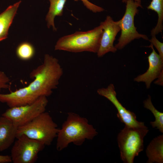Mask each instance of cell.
Instances as JSON below:
<instances>
[{
  "instance_id": "3957f363",
  "label": "cell",
  "mask_w": 163,
  "mask_h": 163,
  "mask_svg": "<svg viewBox=\"0 0 163 163\" xmlns=\"http://www.w3.org/2000/svg\"><path fill=\"white\" fill-rule=\"evenodd\" d=\"M103 30L101 24L86 31H76L60 38L55 50L73 53L85 51L97 53L99 47Z\"/></svg>"
},
{
  "instance_id": "ffe728a7",
  "label": "cell",
  "mask_w": 163,
  "mask_h": 163,
  "mask_svg": "<svg viewBox=\"0 0 163 163\" xmlns=\"http://www.w3.org/2000/svg\"><path fill=\"white\" fill-rule=\"evenodd\" d=\"M75 1L79 0L82 1L86 7L91 11L94 13L100 12L103 11L104 9L99 6H97L90 2L88 0H74Z\"/></svg>"
},
{
  "instance_id": "8fae6325",
  "label": "cell",
  "mask_w": 163,
  "mask_h": 163,
  "mask_svg": "<svg viewBox=\"0 0 163 163\" xmlns=\"http://www.w3.org/2000/svg\"><path fill=\"white\" fill-rule=\"evenodd\" d=\"M147 47L151 48L152 50L148 57L149 68L144 73L135 78L134 81L144 82L146 88L148 89L150 87L151 83L163 72V59L156 52L152 44L151 43Z\"/></svg>"
},
{
  "instance_id": "30bf717a",
  "label": "cell",
  "mask_w": 163,
  "mask_h": 163,
  "mask_svg": "<svg viewBox=\"0 0 163 163\" xmlns=\"http://www.w3.org/2000/svg\"><path fill=\"white\" fill-rule=\"evenodd\" d=\"M100 24L102 26L103 32L97 53L98 57H102L108 53L117 51V49L114 46L113 43L117 34L120 31L119 21H114L109 15Z\"/></svg>"
},
{
  "instance_id": "d4e9b609",
  "label": "cell",
  "mask_w": 163,
  "mask_h": 163,
  "mask_svg": "<svg viewBox=\"0 0 163 163\" xmlns=\"http://www.w3.org/2000/svg\"><path fill=\"white\" fill-rule=\"evenodd\" d=\"M128 0H122V2L123 3H126L127 1ZM134 1L138 3L141 4V0H134Z\"/></svg>"
},
{
  "instance_id": "ac0fdd59",
  "label": "cell",
  "mask_w": 163,
  "mask_h": 163,
  "mask_svg": "<svg viewBox=\"0 0 163 163\" xmlns=\"http://www.w3.org/2000/svg\"><path fill=\"white\" fill-rule=\"evenodd\" d=\"M144 107L149 110L153 114L155 117L154 121L151 122L150 124L153 128H156L161 133H163V113L158 110L153 105L151 96L143 102Z\"/></svg>"
},
{
  "instance_id": "e0dca14e",
  "label": "cell",
  "mask_w": 163,
  "mask_h": 163,
  "mask_svg": "<svg viewBox=\"0 0 163 163\" xmlns=\"http://www.w3.org/2000/svg\"><path fill=\"white\" fill-rule=\"evenodd\" d=\"M147 8L156 12L158 15L157 24L151 31L152 36H155L163 30V0H152Z\"/></svg>"
},
{
  "instance_id": "cb8c5ba5",
  "label": "cell",
  "mask_w": 163,
  "mask_h": 163,
  "mask_svg": "<svg viewBox=\"0 0 163 163\" xmlns=\"http://www.w3.org/2000/svg\"><path fill=\"white\" fill-rule=\"evenodd\" d=\"M157 80L154 82L155 84L163 86V72H162L157 78Z\"/></svg>"
},
{
  "instance_id": "9c48e42d",
  "label": "cell",
  "mask_w": 163,
  "mask_h": 163,
  "mask_svg": "<svg viewBox=\"0 0 163 163\" xmlns=\"http://www.w3.org/2000/svg\"><path fill=\"white\" fill-rule=\"evenodd\" d=\"M114 85L110 84L106 88L98 89L97 92L100 95L108 99L115 106L118 112L117 117L125 125L135 127L145 126L144 122L137 120L133 112L126 109L119 101L117 97Z\"/></svg>"
},
{
  "instance_id": "d6986e66",
  "label": "cell",
  "mask_w": 163,
  "mask_h": 163,
  "mask_svg": "<svg viewBox=\"0 0 163 163\" xmlns=\"http://www.w3.org/2000/svg\"><path fill=\"white\" fill-rule=\"evenodd\" d=\"M35 51L33 46L28 42H24L18 46L16 53L18 57L23 60H28L34 56Z\"/></svg>"
},
{
  "instance_id": "603a6c76",
  "label": "cell",
  "mask_w": 163,
  "mask_h": 163,
  "mask_svg": "<svg viewBox=\"0 0 163 163\" xmlns=\"http://www.w3.org/2000/svg\"><path fill=\"white\" fill-rule=\"evenodd\" d=\"M12 162L10 156L0 155V163H9Z\"/></svg>"
},
{
  "instance_id": "ba28073f",
  "label": "cell",
  "mask_w": 163,
  "mask_h": 163,
  "mask_svg": "<svg viewBox=\"0 0 163 163\" xmlns=\"http://www.w3.org/2000/svg\"><path fill=\"white\" fill-rule=\"evenodd\" d=\"M11 150V157L13 163H34L38 154L45 145L35 140L22 135L17 137Z\"/></svg>"
},
{
  "instance_id": "5bb4252c",
  "label": "cell",
  "mask_w": 163,
  "mask_h": 163,
  "mask_svg": "<svg viewBox=\"0 0 163 163\" xmlns=\"http://www.w3.org/2000/svg\"><path fill=\"white\" fill-rule=\"evenodd\" d=\"M21 2L20 1L9 6L0 13V41L7 37L8 30Z\"/></svg>"
},
{
  "instance_id": "7a4b0ae2",
  "label": "cell",
  "mask_w": 163,
  "mask_h": 163,
  "mask_svg": "<svg viewBox=\"0 0 163 163\" xmlns=\"http://www.w3.org/2000/svg\"><path fill=\"white\" fill-rule=\"evenodd\" d=\"M97 134L96 129L88 120L77 113H68L66 120L59 129L56 137V149L61 151L73 143L82 145L86 140H91Z\"/></svg>"
},
{
  "instance_id": "4fadbf2b",
  "label": "cell",
  "mask_w": 163,
  "mask_h": 163,
  "mask_svg": "<svg viewBox=\"0 0 163 163\" xmlns=\"http://www.w3.org/2000/svg\"><path fill=\"white\" fill-rule=\"evenodd\" d=\"M18 127L10 119L0 117V152L10 147L16 138Z\"/></svg>"
},
{
  "instance_id": "277c9868",
  "label": "cell",
  "mask_w": 163,
  "mask_h": 163,
  "mask_svg": "<svg viewBox=\"0 0 163 163\" xmlns=\"http://www.w3.org/2000/svg\"><path fill=\"white\" fill-rule=\"evenodd\" d=\"M59 129L50 114L45 111L18 127L16 138L24 135L45 145H49L56 137Z\"/></svg>"
},
{
  "instance_id": "52a82bcc",
  "label": "cell",
  "mask_w": 163,
  "mask_h": 163,
  "mask_svg": "<svg viewBox=\"0 0 163 163\" xmlns=\"http://www.w3.org/2000/svg\"><path fill=\"white\" fill-rule=\"evenodd\" d=\"M48 103L47 97L41 96L30 104L9 108L2 115L10 119L18 127L29 122L45 112Z\"/></svg>"
},
{
  "instance_id": "6da1fadb",
  "label": "cell",
  "mask_w": 163,
  "mask_h": 163,
  "mask_svg": "<svg viewBox=\"0 0 163 163\" xmlns=\"http://www.w3.org/2000/svg\"><path fill=\"white\" fill-rule=\"evenodd\" d=\"M63 72L58 59L45 54L43 64L30 72V77L34 80L27 86L37 97H47L57 88Z\"/></svg>"
},
{
  "instance_id": "44dd1931",
  "label": "cell",
  "mask_w": 163,
  "mask_h": 163,
  "mask_svg": "<svg viewBox=\"0 0 163 163\" xmlns=\"http://www.w3.org/2000/svg\"><path fill=\"white\" fill-rule=\"evenodd\" d=\"M151 43L154 46L159 53V55L163 59V43L159 41L155 36H152L151 38L149 40Z\"/></svg>"
},
{
  "instance_id": "9a60e30c",
  "label": "cell",
  "mask_w": 163,
  "mask_h": 163,
  "mask_svg": "<svg viewBox=\"0 0 163 163\" xmlns=\"http://www.w3.org/2000/svg\"><path fill=\"white\" fill-rule=\"evenodd\" d=\"M147 163H163V135L154 138L146 150Z\"/></svg>"
},
{
  "instance_id": "7c38bea8",
  "label": "cell",
  "mask_w": 163,
  "mask_h": 163,
  "mask_svg": "<svg viewBox=\"0 0 163 163\" xmlns=\"http://www.w3.org/2000/svg\"><path fill=\"white\" fill-rule=\"evenodd\" d=\"M38 97L27 86L9 94L0 93V102L5 103L9 108H12L30 104Z\"/></svg>"
},
{
  "instance_id": "2e32d148",
  "label": "cell",
  "mask_w": 163,
  "mask_h": 163,
  "mask_svg": "<svg viewBox=\"0 0 163 163\" xmlns=\"http://www.w3.org/2000/svg\"><path fill=\"white\" fill-rule=\"evenodd\" d=\"M50 5L49 11L46 16V20L48 28L52 26L54 31L57 30L54 23V19L56 16L62 15L63 8L66 0H49Z\"/></svg>"
},
{
  "instance_id": "8992f818",
  "label": "cell",
  "mask_w": 163,
  "mask_h": 163,
  "mask_svg": "<svg viewBox=\"0 0 163 163\" xmlns=\"http://www.w3.org/2000/svg\"><path fill=\"white\" fill-rule=\"evenodd\" d=\"M126 3L124 14L122 18L118 21L121 33L117 43L114 46L117 50L123 49L135 39L142 38L149 40L146 35L140 34L137 31L134 25V17L139 12L138 8H142L141 5L134 0H128Z\"/></svg>"
},
{
  "instance_id": "7402d4cb",
  "label": "cell",
  "mask_w": 163,
  "mask_h": 163,
  "mask_svg": "<svg viewBox=\"0 0 163 163\" xmlns=\"http://www.w3.org/2000/svg\"><path fill=\"white\" fill-rule=\"evenodd\" d=\"M10 80L4 72L0 71V92L2 89L8 88Z\"/></svg>"
},
{
  "instance_id": "5b68a950",
  "label": "cell",
  "mask_w": 163,
  "mask_h": 163,
  "mask_svg": "<svg viewBox=\"0 0 163 163\" xmlns=\"http://www.w3.org/2000/svg\"><path fill=\"white\" fill-rule=\"evenodd\" d=\"M149 131L146 126L135 127L125 125L117 137L121 160L133 163L135 157L144 149V139Z\"/></svg>"
}]
</instances>
